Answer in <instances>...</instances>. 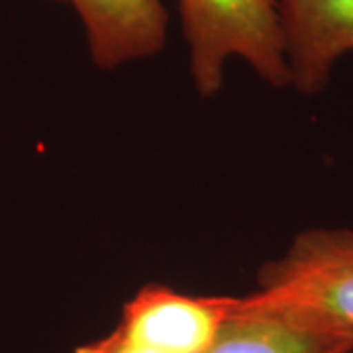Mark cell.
<instances>
[{
    "label": "cell",
    "mask_w": 353,
    "mask_h": 353,
    "mask_svg": "<svg viewBox=\"0 0 353 353\" xmlns=\"http://www.w3.org/2000/svg\"><path fill=\"white\" fill-rule=\"evenodd\" d=\"M189 43L196 92L210 99L224 85L228 59L240 57L267 85L289 87L277 0H176Z\"/></svg>",
    "instance_id": "obj_1"
},
{
    "label": "cell",
    "mask_w": 353,
    "mask_h": 353,
    "mask_svg": "<svg viewBox=\"0 0 353 353\" xmlns=\"http://www.w3.org/2000/svg\"><path fill=\"white\" fill-rule=\"evenodd\" d=\"M250 294L353 330V230L301 232L287 252L259 269L257 290Z\"/></svg>",
    "instance_id": "obj_2"
},
{
    "label": "cell",
    "mask_w": 353,
    "mask_h": 353,
    "mask_svg": "<svg viewBox=\"0 0 353 353\" xmlns=\"http://www.w3.org/2000/svg\"><path fill=\"white\" fill-rule=\"evenodd\" d=\"M236 310V296H199L145 285L124 304L118 328L165 353H204Z\"/></svg>",
    "instance_id": "obj_3"
},
{
    "label": "cell",
    "mask_w": 353,
    "mask_h": 353,
    "mask_svg": "<svg viewBox=\"0 0 353 353\" xmlns=\"http://www.w3.org/2000/svg\"><path fill=\"white\" fill-rule=\"evenodd\" d=\"M204 353H353V330L245 294Z\"/></svg>",
    "instance_id": "obj_4"
},
{
    "label": "cell",
    "mask_w": 353,
    "mask_h": 353,
    "mask_svg": "<svg viewBox=\"0 0 353 353\" xmlns=\"http://www.w3.org/2000/svg\"><path fill=\"white\" fill-rule=\"evenodd\" d=\"M289 87L324 92L336 61L353 51V0H277Z\"/></svg>",
    "instance_id": "obj_5"
},
{
    "label": "cell",
    "mask_w": 353,
    "mask_h": 353,
    "mask_svg": "<svg viewBox=\"0 0 353 353\" xmlns=\"http://www.w3.org/2000/svg\"><path fill=\"white\" fill-rule=\"evenodd\" d=\"M75 8L92 63L102 71L153 57L165 48L169 16L161 0H55Z\"/></svg>",
    "instance_id": "obj_6"
},
{
    "label": "cell",
    "mask_w": 353,
    "mask_h": 353,
    "mask_svg": "<svg viewBox=\"0 0 353 353\" xmlns=\"http://www.w3.org/2000/svg\"><path fill=\"white\" fill-rule=\"evenodd\" d=\"M75 353H165L153 345H148L143 341L132 338L124 330L118 326L106 334L104 338L94 341H88L85 345H79Z\"/></svg>",
    "instance_id": "obj_7"
}]
</instances>
